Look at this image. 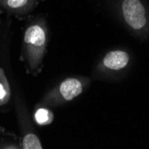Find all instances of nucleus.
<instances>
[{
	"mask_svg": "<svg viewBox=\"0 0 149 149\" xmlns=\"http://www.w3.org/2000/svg\"><path fill=\"white\" fill-rule=\"evenodd\" d=\"M47 45V34L40 25L34 24L26 30L24 46L27 60L32 70H37L44 57Z\"/></svg>",
	"mask_w": 149,
	"mask_h": 149,
	"instance_id": "nucleus-1",
	"label": "nucleus"
},
{
	"mask_svg": "<svg viewBox=\"0 0 149 149\" xmlns=\"http://www.w3.org/2000/svg\"><path fill=\"white\" fill-rule=\"evenodd\" d=\"M85 82L79 78H67L54 88L45 97L44 102L48 105H59L70 102L83 92Z\"/></svg>",
	"mask_w": 149,
	"mask_h": 149,
	"instance_id": "nucleus-2",
	"label": "nucleus"
},
{
	"mask_svg": "<svg viewBox=\"0 0 149 149\" xmlns=\"http://www.w3.org/2000/svg\"><path fill=\"white\" fill-rule=\"evenodd\" d=\"M123 13L126 22L134 30L142 29L146 23L145 8L139 0H124Z\"/></svg>",
	"mask_w": 149,
	"mask_h": 149,
	"instance_id": "nucleus-3",
	"label": "nucleus"
},
{
	"mask_svg": "<svg viewBox=\"0 0 149 149\" xmlns=\"http://www.w3.org/2000/svg\"><path fill=\"white\" fill-rule=\"evenodd\" d=\"M129 55L124 51H112L108 53L104 58V65L111 70H120L128 64Z\"/></svg>",
	"mask_w": 149,
	"mask_h": 149,
	"instance_id": "nucleus-4",
	"label": "nucleus"
},
{
	"mask_svg": "<svg viewBox=\"0 0 149 149\" xmlns=\"http://www.w3.org/2000/svg\"><path fill=\"white\" fill-rule=\"evenodd\" d=\"M11 96L9 83L3 69L0 68V105L6 104Z\"/></svg>",
	"mask_w": 149,
	"mask_h": 149,
	"instance_id": "nucleus-5",
	"label": "nucleus"
},
{
	"mask_svg": "<svg viewBox=\"0 0 149 149\" xmlns=\"http://www.w3.org/2000/svg\"><path fill=\"white\" fill-rule=\"evenodd\" d=\"M34 120L38 125H48L52 123L54 114L47 108H38L34 114Z\"/></svg>",
	"mask_w": 149,
	"mask_h": 149,
	"instance_id": "nucleus-6",
	"label": "nucleus"
},
{
	"mask_svg": "<svg viewBox=\"0 0 149 149\" xmlns=\"http://www.w3.org/2000/svg\"><path fill=\"white\" fill-rule=\"evenodd\" d=\"M22 148L24 149H41L42 145L38 138L33 133H29L22 139Z\"/></svg>",
	"mask_w": 149,
	"mask_h": 149,
	"instance_id": "nucleus-7",
	"label": "nucleus"
},
{
	"mask_svg": "<svg viewBox=\"0 0 149 149\" xmlns=\"http://www.w3.org/2000/svg\"><path fill=\"white\" fill-rule=\"evenodd\" d=\"M30 0H6V5L11 9H21L27 6Z\"/></svg>",
	"mask_w": 149,
	"mask_h": 149,
	"instance_id": "nucleus-8",
	"label": "nucleus"
}]
</instances>
